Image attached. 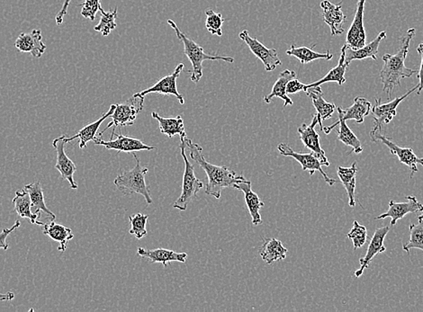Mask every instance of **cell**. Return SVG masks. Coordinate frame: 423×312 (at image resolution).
<instances>
[{
  "mask_svg": "<svg viewBox=\"0 0 423 312\" xmlns=\"http://www.w3.org/2000/svg\"><path fill=\"white\" fill-rule=\"evenodd\" d=\"M184 142L188 147L189 156L191 160L196 161L206 173L207 182L206 194L220 199L222 191L224 188L233 187L237 183L246 180L242 175H237L233 170H230L226 167L216 166L209 163L203 156V149L199 144L192 142V140L186 137Z\"/></svg>",
  "mask_w": 423,
  "mask_h": 312,
  "instance_id": "6da1fadb",
  "label": "cell"
},
{
  "mask_svg": "<svg viewBox=\"0 0 423 312\" xmlns=\"http://www.w3.org/2000/svg\"><path fill=\"white\" fill-rule=\"evenodd\" d=\"M415 29L408 30L406 34L400 39L401 45L395 54L386 53L383 56L384 66L380 71V80L383 84V91L386 93L387 98L392 97V93L396 86L401 85V81L411 77L418 71L411 70L405 66L411 41L415 35Z\"/></svg>",
  "mask_w": 423,
  "mask_h": 312,
  "instance_id": "7a4b0ae2",
  "label": "cell"
},
{
  "mask_svg": "<svg viewBox=\"0 0 423 312\" xmlns=\"http://www.w3.org/2000/svg\"><path fill=\"white\" fill-rule=\"evenodd\" d=\"M168 24L172 27L174 31L176 33V35L178 36L179 40L181 41L183 45H184V53L192 64V71H188L191 75L190 80L192 82H199L201 77H203V62L205 61L234 62V58H233V57L208 55V54L205 53V50H204L202 46H200L199 44H197L196 42L192 40V39L188 38L184 33L180 31V29L174 21L169 19L168 20Z\"/></svg>",
  "mask_w": 423,
  "mask_h": 312,
  "instance_id": "3957f363",
  "label": "cell"
},
{
  "mask_svg": "<svg viewBox=\"0 0 423 312\" xmlns=\"http://www.w3.org/2000/svg\"><path fill=\"white\" fill-rule=\"evenodd\" d=\"M133 155L136 165L134 169L123 170L114 180V184L124 196L141 194L145 199L147 205H152L153 201L145 180L146 174L149 171L148 167H142L135 152H133Z\"/></svg>",
  "mask_w": 423,
  "mask_h": 312,
  "instance_id": "277c9868",
  "label": "cell"
},
{
  "mask_svg": "<svg viewBox=\"0 0 423 312\" xmlns=\"http://www.w3.org/2000/svg\"><path fill=\"white\" fill-rule=\"evenodd\" d=\"M186 148L187 147H186L184 140H181L179 149L181 152L183 160H184L185 171L184 176H183L181 194L173 205L174 208L181 212L188 209V205H190V203L196 199L197 194L204 187L203 182L195 175V167L186 155Z\"/></svg>",
  "mask_w": 423,
  "mask_h": 312,
  "instance_id": "5b68a950",
  "label": "cell"
},
{
  "mask_svg": "<svg viewBox=\"0 0 423 312\" xmlns=\"http://www.w3.org/2000/svg\"><path fill=\"white\" fill-rule=\"evenodd\" d=\"M143 106L144 97L136 94L129 98L125 103L116 104V109L110 117L112 118V122H109L107 127L98 134V136H103L105 131L111 127H113V131H116V127L134 125L137 116L143 109Z\"/></svg>",
  "mask_w": 423,
  "mask_h": 312,
  "instance_id": "8992f818",
  "label": "cell"
},
{
  "mask_svg": "<svg viewBox=\"0 0 423 312\" xmlns=\"http://www.w3.org/2000/svg\"><path fill=\"white\" fill-rule=\"evenodd\" d=\"M418 89V85L414 86L410 91H408L406 94L402 95V97L396 98L394 100L389 102V103H382L381 98H376V103L374 107L371 108L372 115L374 117V128L370 131V137H373L377 133H382L384 126L389 124L390 122L394 119L396 116V109L399 104L404 100L405 98L409 97L412 93L417 91Z\"/></svg>",
  "mask_w": 423,
  "mask_h": 312,
  "instance_id": "52a82bcc",
  "label": "cell"
},
{
  "mask_svg": "<svg viewBox=\"0 0 423 312\" xmlns=\"http://www.w3.org/2000/svg\"><path fill=\"white\" fill-rule=\"evenodd\" d=\"M278 151L285 157H291L295 158L302 166L304 171H308L309 175L313 176L315 171H319L322 174L323 178L329 185L332 187L335 184L336 180L329 178V176L324 172L322 167L323 166V161L314 152H296L291 149L289 145L286 143H279L278 145Z\"/></svg>",
  "mask_w": 423,
  "mask_h": 312,
  "instance_id": "ba28073f",
  "label": "cell"
},
{
  "mask_svg": "<svg viewBox=\"0 0 423 312\" xmlns=\"http://www.w3.org/2000/svg\"><path fill=\"white\" fill-rule=\"evenodd\" d=\"M96 145H101L107 149H114L118 152L133 153L142 151H152L155 147L146 145L142 140L135 139L133 137L125 136L123 134H117L116 131H112L110 140H104L101 136L96 137L93 140Z\"/></svg>",
  "mask_w": 423,
  "mask_h": 312,
  "instance_id": "9c48e42d",
  "label": "cell"
},
{
  "mask_svg": "<svg viewBox=\"0 0 423 312\" xmlns=\"http://www.w3.org/2000/svg\"><path fill=\"white\" fill-rule=\"evenodd\" d=\"M239 37L248 45L251 52L262 62L266 71H273L282 64L277 50L270 49L261 44L257 38H252L247 30L240 33Z\"/></svg>",
  "mask_w": 423,
  "mask_h": 312,
  "instance_id": "30bf717a",
  "label": "cell"
},
{
  "mask_svg": "<svg viewBox=\"0 0 423 312\" xmlns=\"http://www.w3.org/2000/svg\"><path fill=\"white\" fill-rule=\"evenodd\" d=\"M373 142H381L389 149L393 155L397 156L401 163L406 165L411 170V178H413L414 174L418 172L417 165H422L423 167V158L417 157L412 148H402L397 144L392 142L391 138L386 137L381 133H377L371 137Z\"/></svg>",
  "mask_w": 423,
  "mask_h": 312,
  "instance_id": "8fae6325",
  "label": "cell"
},
{
  "mask_svg": "<svg viewBox=\"0 0 423 312\" xmlns=\"http://www.w3.org/2000/svg\"><path fill=\"white\" fill-rule=\"evenodd\" d=\"M183 70H184V64L180 63V64L177 66L172 73L161 77L151 88L144 89L143 91L137 93L136 95H141V97H146L147 95L151 94V93H157V94L166 95H171L178 99L179 104H184V98L182 97V95L179 94L178 86H177V80H178L179 75Z\"/></svg>",
  "mask_w": 423,
  "mask_h": 312,
  "instance_id": "7c38bea8",
  "label": "cell"
},
{
  "mask_svg": "<svg viewBox=\"0 0 423 312\" xmlns=\"http://www.w3.org/2000/svg\"><path fill=\"white\" fill-rule=\"evenodd\" d=\"M366 0H359L355 17L347 33L346 44L350 49L358 50L366 45L367 35L364 27V10Z\"/></svg>",
  "mask_w": 423,
  "mask_h": 312,
  "instance_id": "4fadbf2b",
  "label": "cell"
},
{
  "mask_svg": "<svg viewBox=\"0 0 423 312\" xmlns=\"http://www.w3.org/2000/svg\"><path fill=\"white\" fill-rule=\"evenodd\" d=\"M406 202L397 203L395 201H390L389 208L385 214L377 216L376 220H384V219H391V226H395L396 223L405 215L409 214H417L423 212V205L420 203L415 196H409L405 197Z\"/></svg>",
  "mask_w": 423,
  "mask_h": 312,
  "instance_id": "5bb4252c",
  "label": "cell"
},
{
  "mask_svg": "<svg viewBox=\"0 0 423 312\" xmlns=\"http://www.w3.org/2000/svg\"><path fill=\"white\" fill-rule=\"evenodd\" d=\"M316 125H319V122H318L317 115H314L310 125L303 124L297 131H298L300 139L306 148L310 149L321 158L323 166L329 167L331 163L321 146L319 134L315 131Z\"/></svg>",
  "mask_w": 423,
  "mask_h": 312,
  "instance_id": "9a60e30c",
  "label": "cell"
},
{
  "mask_svg": "<svg viewBox=\"0 0 423 312\" xmlns=\"http://www.w3.org/2000/svg\"><path fill=\"white\" fill-rule=\"evenodd\" d=\"M65 137L66 135H62V136L54 140L53 143V148L55 149L57 153L55 169L61 173L62 179L67 180L70 183L72 190H76L78 185L73 178V176L77 171V167L75 166L74 162L66 154L64 149Z\"/></svg>",
  "mask_w": 423,
  "mask_h": 312,
  "instance_id": "2e32d148",
  "label": "cell"
},
{
  "mask_svg": "<svg viewBox=\"0 0 423 312\" xmlns=\"http://www.w3.org/2000/svg\"><path fill=\"white\" fill-rule=\"evenodd\" d=\"M15 47L24 53L31 54L35 58H41L46 51L43 35L40 29H34L31 33H22L18 36Z\"/></svg>",
  "mask_w": 423,
  "mask_h": 312,
  "instance_id": "e0dca14e",
  "label": "cell"
},
{
  "mask_svg": "<svg viewBox=\"0 0 423 312\" xmlns=\"http://www.w3.org/2000/svg\"><path fill=\"white\" fill-rule=\"evenodd\" d=\"M390 228L385 226L382 228H378L376 232H374V235L372 236L370 243H369L367 253L365 256L359 259L360 268L355 272L356 278L361 277L365 270L368 268L370 265L371 261L373 260L374 257L377 255L384 253L386 250L385 245H384V241L388 234Z\"/></svg>",
  "mask_w": 423,
  "mask_h": 312,
  "instance_id": "ac0fdd59",
  "label": "cell"
},
{
  "mask_svg": "<svg viewBox=\"0 0 423 312\" xmlns=\"http://www.w3.org/2000/svg\"><path fill=\"white\" fill-rule=\"evenodd\" d=\"M321 8L323 9V21L331 28L332 35L343 34L345 30L342 25L346 21V17L342 11V1L335 5L329 0H323L321 3Z\"/></svg>",
  "mask_w": 423,
  "mask_h": 312,
  "instance_id": "d6986e66",
  "label": "cell"
},
{
  "mask_svg": "<svg viewBox=\"0 0 423 312\" xmlns=\"http://www.w3.org/2000/svg\"><path fill=\"white\" fill-rule=\"evenodd\" d=\"M233 187L238 189L244 194L246 205H247L249 212L251 216L252 224L254 226H259V225L262 224V218H261L260 211L265 205L260 200L259 196L252 191L251 182L244 180V181L237 183Z\"/></svg>",
  "mask_w": 423,
  "mask_h": 312,
  "instance_id": "ffe728a7",
  "label": "cell"
},
{
  "mask_svg": "<svg viewBox=\"0 0 423 312\" xmlns=\"http://www.w3.org/2000/svg\"><path fill=\"white\" fill-rule=\"evenodd\" d=\"M138 256L152 263H161L166 268L172 262L186 263L188 259L187 253H177V252L165 248H156V250H144L138 248Z\"/></svg>",
  "mask_w": 423,
  "mask_h": 312,
  "instance_id": "44dd1931",
  "label": "cell"
},
{
  "mask_svg": "<svg viewBox=\"0 0 423 312\" xmlns=\"http://www.w3.org/2000/svg\"><path fill=\"white\" fill-rule=\"evenodd\" d=\"M372 104L370 102L365 98H356L354 99L352 106L342 109L341 107H338L339 119L338 121H348V120H354L357 124H362L364 122L365 117L369 116L371 112Z\"/></svg>",
  "mask_w": 423,
  "mask_h": 312,
  "instance_id": "7402d4cb",
  "label": "cell"
},
{
  "mask_svg": "<svg viewBox=\"0 0 423 312\" xmlns=\"http://www.w3.org/2000/svg\"><path fill=\"white\" fill-rule=\"evenodd\" d=\"M116 109V104H111L109 110L101 118H99L98 121L93 122L91 124L86 125L85 127L81 129V130L74 136L68 137L66 135L64 138V142L66 143H71L73 140L80 139V149H84L89 142H93L97 137L99 127L103 124L105 120L109 118L113 115L114 111Z\"/></svg>",
  "mask_w": 423,
  "mask_h": 312,
  "instance_id": "603a6c76",
  "label": "cell"
},
{
  "mask_svg": "<svg viewBox=\"0 0 423 312\" xmlns=\"http://www.w3.org/2000/svg\"><path fill=\"white\" fill-rule=\"evenodd\" d=\"M308 97L313 101L314 107L317 111L318 122H319L320 130L323 131V122L324 120L332 118L333 113L335 112L336 106L333 103H329L323 98L322 89L319 86H314L306 91Z\"/></svg>",
  "mask_w": 423,
  "mask_h": 312,
  "instance_id": "cb8c5ba5",
  "label": "cell"
},
{
  "mask_svg": "<svg viewBox=\"0 0 423 312\" xmlns=\"http://www.w3.org/2000/svg\"><path fill=\"white\" fill-rule=\"evenodd\" d=\"M296 73L295 71L285 70L279 75L278 79L273 86L271 93L264 97L263 101L266 104L271 103L273 98H281L284 101V107L293 106L292 99L288 97L287 93V85L291 80L296 79Z\"/></svg>",
  "mask_w": 423,
  "mask_h": 312,
  "instance_id": "d4e9b609",
  "label": "cell"
},
{
  "mask_svg": "<svg viewBox=\"0 0 423 312\" xmlns=\"http://www.w3.org/2000/svg\"><path fill=\"white\" fill-rule=\"evenodd\" d=\"M386 33L382 31L377 36L376 39H374V40L371 42V43L366 44L365 46L360 48V49L353 50L347 47L346 55H345V62L349 66L351 62L355 61V59L362 61V59L370 58L373 59L374 61H377L378 48H379L381 42H382L383 39H386Z\"/></svg>",
  "mask_w": 423,
  "mask_h": 312,
  "instance_id": "484cf974",
  "label": "cell"
},
{
  "mask_svg": "<svg viewBox=\"0 0 423 312\" xmlns=\"http://www.w3.org/2000/svg\"><path fill=\"white\" fill-rule=\"evenodd\" d=\"M13 205H15V211L19 215V217L26 219L32 224L43 226L44 223L38 221L41 218L40 212H32L31 198H30L29 194L25 189L22 191L16 192V196L13 199Z\"/></svg>",
  "mask_w": 423,
  "mask_h": 312,
  "instance_id": "4316f807",
  "label": "cell"
},
{
  "mask_svg": "<svg viewBox=\"0 0 423 312\" xmlns=\"http://www.w3.org/2000/svg\"><path fill=\"white\" fill-rule=\"evenodd\" d=\"M152 118L157 120L160 126L161 133L172 138L175 135H179L180 140H184L187 137L186 134L184 121L181 116L161 117L158 113H152Z\"/></svg>",
  "mask_w": 423,
  "mask_h": 312,
  "instance_id": "83f0119b",
  "label": "cell"
},
{
  "mask_svg": "<svg viewBox=\"0 0 423 312\" xmlns=\"http://www.w3.org/2000/svg\"><path fill=\"white\" fill-rule=\"evenodd\" d=\"M339 125L338 140L345 145L352 148V152L356 154H360L363 152L361 143L353 133L352 130L348 126L346 121L335 122L332 125L323 128V133L325 134H331V131Z\"/></svg>",
  "mask_w": 423,
  "mask_h": 312,
  "instance_id": "f1b7e54d",
  "label": "cell"
},
{
  "mask_svg": "<svg viewBox=\"0 0 423 312\" xmlns=\"http://www.w3.org/2000/svg\"><path fill=\"white\" fill-rule=\"evenodd\" d=\"M347 45L345 44L341 48V57L339 59L338 65L336 67L332 68L331 71L328 72L320 80L315 81L314 83L309 84V85H306V89L314 88V86H319L323 85L324 83L328 82H336L338 83L339 85H343L345 82H346V79H345V73H346V70L348 68V65L346 62H345V55H346V50Z\"/></svg>",
  "mask_w": 423,
  "mask_h": 312,
  "instance_id": "f546056e",
  "label": "cell"
},
{
  "mask_svg": "<svg viewBox=\"0 0 423 312\" xmlns=\"http://www.w3.org/2000/svg\"><path fill=\"white\" fill-rule=\"evenodd\" d=\"M43 233L53 241L60 243L58 250L61 252L66 250L68 242L74 238V234L70 228L55 223L53 221L43 225Z\"/></svg>",
  "mask_w": 423,
  "mask_h": 312,
  "instance_id": "4dcf8cb0",
  "label": "cell"
},
{
  "mask_svg": "<svg viewBox=\"0 0 423 312\" xmlns=\"http://www.w3.org/2000/svg\"><path fill=\"white\" fill-rule=\"evenodd\" d=\"M286 248L282 244V242L277 239H266L265 242L261 248L260 255L268 265H271L278 261L286 259L287 256Z\"/></svg>",
  "mask_w": 423,
  "mask_h": 312,
  "instance_id": "1f68e13d",
  "label": "cell"
},
{
  "mask_svg": "<svg viewBox=\"0 0 423 312\" xmlns=\"http://www.w3.org/2000/svg\"><path fill=\"white\" fill-rule=\"evenodd\" d=\"M358 172L357 162H354L350 167H338L337 173L342 185L346 189L348 196H349V205L355 207V190H356V175Z\"/></svg>",
  "mask_w": 423,
  "mask_h": 312,
  "instance_id": "d6a6232c",
  "label": "cell"
},
{
  "mask_svg": "<svg viewBox=\"0 0 423 312\" xmlns=\"http://www.w3.org/2000/svg\"><path fill=\"white\" fill-rule=\"evenodd\" d=\"M288 56L296 57L302 64H307L312 62L317 61V59H326L330 61L333 58V55L329 51L325 53L314 52L312 48L306 46H296L293 44L290 49L287 51Z\"/></svg>",
  "mask_w": 423,
  "mask_h": 312,
  "instance_id": "836d02e7",
  "label": "cell"
},
{
  "mask_svg": "<svg viewBox=\"0 0 423 312\" xmlns=\"http://www.w3.org/2000/svg\"><path fill=\"white\" fill-rule=\"evenodd\" d=\"M25 190L31 198L32 208L35 210V212H44L50 216L51 221L55 220L56 215L52 211H50L45 205L43 187H42L40 181L26 185Z\"/></svg>",
  "mask_w": 423,
  "mask_h": 312,
  "instance_id": "e575fe53",
  "label": "cell"
},
{
  "mask_svg": "<svg viewBox=\"0 0 423 312\" xmlns=\"http://www.w3.org/2000/svg\"><path fill=\"white\" fill-rule=\"evenodd\" d=\"M410 239L404 243L403 250L410 253L413 248H418L423 252V214L418 217V224L410 225Z\"/></svg>",
  "mask_w": 423,
  "mask_h": 312,
  "instance_id": "d590c367",
  "label": "cell"
},
{
  "mask_svg": "<svg viewBox=\"0 0 423 312\" xmlns=\"http://www.w3.org/2000/svg\"><path fill=\"white\" fill-rule=\"evenodd\" d=\"M101 14L100 21H99V23L95 26L94 29L95 31L100 33L102 35L107 36L110 35V33L114 29L116 28L117 8L110 12L104 11Z\"/></svg>",
  "mask_w": 423,
  "mask_h": 312,
  "instance_id": "8d00e7d4",
  "label": "cell"
},
{
  "mask_svg": "<svg viewBox=\"0 0 423 312\" xmlns=\"http://www.w3.org/2000/svg\"><path fill=\"white\" fill-rule=\"evenodd\" d=\"M149 216L143 214H137L129 217L131 223V229L129 233L134 235L137 239L144 238L147 235L146 224Z\"/></svg>",
  "mask_w": 423,
  "mask_h": 312,
  "instance_id": "74e56055",
  "label": "cell"
},
{
  "mask_svg": "<svg viewBox=\"0 0 423 312\" xmlns=\"http://www.w3.org/2000/svg\"><path fill=\"white\" fill-rule=\"evenodd\" d=\"M206 27L207 31L212 35L218 36L223 35L222 32V26L225 22V19L220 13H215L213 9H206Z\"/></svg>",
  "mask_w": 423,
  "mask_h": 312,
  "instance_id": "f35d334b",
  "label": "cell"
},
{
  "mask_svg": "<svg viewBox=\"0 0 423 312\" xmlns=\"http://www.w3.org/2000/svg\"><path fill=\"white\" fill-rule=\"evenodd\" d=\"M348 238L352 241L354 250L362 248L367 242L368 230L365 226H362L358 221H354L352 229L348 233Z\"/></svg>",
  "mask_w": 423,
  "mask_h": 312,
  "instance_id": "ab89813d",
  "label": "cell"
},
{
  "mask_svg": "<svg viewBox=\"0 0 423 312\" xmlns=\"http://www.w3.org/2000/svg\"><path fill=\"white\" fill-rule=\"evenodd\" d=\"M82 9H81V16L89 19L90 21H94L96 15L98 12L103 13L105 11L103 8L101 7L100 1L99 0H85V1L80 4Z\"/></svg>",
  "mask_w": 423,
  "mask_h": 312,
  "instance_id": "60d3db41",
  "label": "cell"
},
{
  "mask_svg": "<svg viewBox=\"0 0 423 312\" xmlns=\"http://www.w3.org/2000/svg\"><path fill=\"white\" fill-rule=\"evenodd\" d=\"M301 91H307V89H306V85L304 83H302L301 81L296 79L291 80L289 82L287 83V95L290 94H296V93H299Z\"/></svg>",
  "mask_w": 423,
  "mask_h": 312,
  "instance_id": "b9f144b4",
  "label": "cell"
},
{
  "mask_svg": "<svg viewBox=\"0 0 423 312\" xmlns=\"http://www.w3.org/2000/svg\"><path fill=\"white\" fill-rule=\"evenodd\" d=\"M20 226V221H16V223H15L13 226L10 228V229H4L2 230V232L0 233V248H2V250H8L9 246L7 243L8 237Z\"/></svg>",
  "mask_w": 423,
  "mask_h": 312,
  "instance_id": "7bdbcfd3",
  "label": "cell"
},
{
  "mask_svg": "<svg viewBox=\"0 0 423 312\" xmlns=\"http://www.w3.org/2000/svg\"><path fill=\"white\" fill-rule=\"evenodd\" d=\"M417 52L422 56L421 67H420V71L417 73V77L419 80L417 94L420 95L423 89V44H419L418 48H417Z\"/></svg>",
  "mask_w": 423,
  "mask_h": 312,
  "instance_id": "ee69618b",
  "label": "cell"
},
{
  "mask_svg": "<svg viewBox=\"0 0 423 312\" xmlns=\"http://www.w3.org/2000/svg\"><path fill=\"white\" fill-rule=\"evenodd\" d=\"M71 0H64V2H63L61 10L58 12V14H57L55 17L57 25L61 26L63 23V19H64L66 15L68 14V8L69 6L71 4Z\"/></svg>",
  "mask_w": 423,
  "mask_h": 312,
  "instance_id": "f6af8a7d",
  "label": "cell"
},
{
  "mask_svg": "<svg viewBox=\"0 0 423 312\" xmlns=\"http://www.w3.org/2000/svg\"><path fill=\"white\" fill-rule=\"evenodd\" d=\"M15 298V295L13 293H8L6 295H3V293H0V301H12Z\"/></svg>",
  "mask_w": 423,
  "mask_h": 312,
  "instance_id": "bcb514c9",
  "label": "cell"
}]
</instances>
